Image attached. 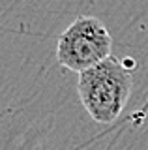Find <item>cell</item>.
<instances>
[{"label":"cell","mask_w":148,"mask_h":150,"mask_svg":"<svg viewBox=\"0 0 148 150\" xmlns=\"http://www.w3.org/2000/svg\"><path fill=\"white\" fill-rule=\"evenodd\" d=\"M113 56V38L98 17L81 15L56 41V60L62 68L82 73Z\"/></svg>","instance_id":"obj_2"},{"label":"cell","mask_w":148,"mask_h":150,"mask_svg":"<svg viewBox=\"0 0 148 150\" xmlns=\"http://www.w3.org/2000/svg\"><path fill=\"white\" fill-rule=\"evenodd\" d=\"M133 58L109 56L101 64L79 73V100L92 120L111 124L122 115L133 90Z\"/></svg>","instance_id":"obj_1"}]
</instances>
